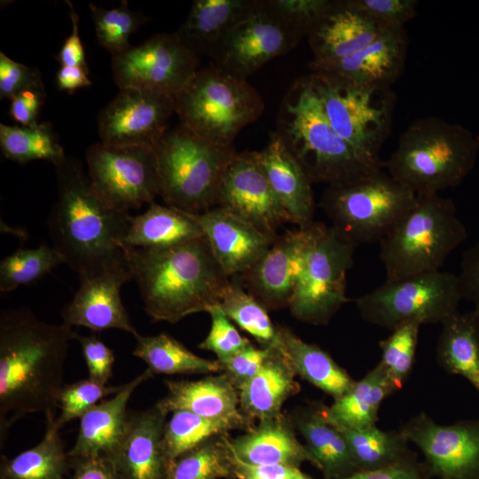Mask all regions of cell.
Returning a JSON list of instances; mask_svg holds the SVG:
<instances>
[{
	"mask_svg": "<svg viewBox=\"0 0 479 479\" xmlns=\"http://www.w3.org/2000/svg\"><path fill=\"white\" fill-rule=\"evenodd\" d=\"M348 4L384 29L404 27L417 14L416 0H347Z\"/></svg>",
	"mask_w": 479,
	"mask_h": 479,
	"instance_id": "obj_48",
	"label": "cell"
},
{
	"mask_svg": "<svg viewBox=\"0 0 479 479\" xmlns=\"http://www.w3.org/2000/svg\"><path fill=\"white\" fill-rule=\"evenodd\" d=\"M171 413L163 431L164 450L170 462L210 437L241 430L238 424L229 420L208 419L188 411Z\"/></svg>",
	"mask_w": 479,
	"mask_h": 479,
	"instance_id": "obj_42",
	"label": "cell"
},
{
	"mask_svg": "<svg viewBox=\"0 0 479 479\" xmlns=\"http://www.w3.org/2000/svg\"><path fill=\"white\" fill-rule=\"evenodd\" d=\"M251 0H196L175 32L181 43L196 56L213 51L255 5Z\"/></svg>",
	"mask_w": 479,
	"mask_h": 479,
	"instance_id": "obj_31",
	"label": "cell"
},
{
	"mask_svg": "<svg viewBox=\"0 0 479 479\" xmlns=\"http://www.w3.org/2000/svg\"><path fill=\"white\" fill-rule=\"evenodd\" d=\"M56 83L60 90L74 93L76 90L89 87V68L82 67L60 66L56 75Z\"/></svg>",
	"mask_w": 479,
	"mask_h": 479,
	"instance_id": "obj_59",
	"label": "cell"
},
{
	"mask_svg": "<svg viewBox=\"0 0 479 479\" xmlns=\"http://www.w3.org/2000/svg\"><path fill=\"white\" fill-rule=\"evenodd\" d=\"M479 137L466 127L429 116L412 122L385 161L387 172L417 196L459 185L474 169Z\"/></svg>",
	"mask_w": 479,
	"mask_h": 479,
	"instance_id": "obj_5",
	"label": "cell"
},
{
	"mask_svg": "<svg viewBox=\"0 0 479 479\" xmlns=\"http://www.w3.org/2000/svg\"><path fill=\"white\" fill-rule=\"evenodd\" d=\"M208 313L211 326L206 338L198 345L199 349L211 351L218 361H224L251 343L240 335L219 306L213 307Z\"/></svg>",
	"mask_w": 479,
	"mask_h": 479,
	"instance_id": "obj_47",
	"label": "cell"
},
{
	"mask_svg": "<svg viewBox=\"0 0 479 479\" xmlns=\"http://www.w3.org/2000/svg\"><path fill=\"white\" fill-rule=\"evenodd\" d=\"M421 326L417 321L404 323L391 330L390 334L379 342L381 350L380 363L398 389H402L412 371Z\"/></svg>",
	"mask_w": 479,
	"mask_h": 479,
	"instance_id": "obj_45",
	"label": "cell"
},
{
	"mask_svg": "<svg viewBox=\"0 0 479 479\" xmlns=\"http://www.w3.org/2000/svg\"><path fill=\"white\" fill-rule=\"evenodd\" d=\"M326 404L309 402L288 415L323 479H342L357 472L342 432L325 414Z\"/></svg>",
	"mask_w": 479,
	"mask_h": 479,
	"instance_id": "obj_27",
	"label": "cell"
},
{
	"mask_svg": "<svg viewBox=\"0 0 479 479\" xmlns=\"http://www.w3.org/2000/svg\"><path fill=\"white\" fill-rule=\"evenodd\" d=\"M89 7L98 42L112 56L129 50L130 35L147 20L143 12L130 10L126 0L112 9L98 7L91 3Z\"/></svg>",
	"mask_w": 479,
	"mask_h": 479,
	"instance_id": "obj_44",
	"label": "cell"
},
{
	"mask_svg": "<svg viewBox=\"0 0 479 479\" xmlns=\"http://www.w3.org/2000/svg\"><path fill=\"white\" fill-rule=\"evenodd\" d=\"M329 0H268L267 4L300 38L308 35L329 6Z\"/></svg>",
	"mask_w": 479,
	"mask_h": 479,
	"instance_id": "obj_49",
	"label": "cell"
},
{
	"mask_svg": "<svg viewBox=\"0 0 479 479\" xmlns=\"http://www.w3.org/2000/svg\"><path fill=\"white\" fill-rule=\"evenodd\" d=\"M167 394L157 403L167 412L188 411L201 417L229 420L244 432L253 428L255 421L240 410L238 389L228 377L208 374L194 381H165Z\"/></svg>",
	"mask_w": 479,
	"mask_h": 479,
	"instance_id": "obj_24",
	"label": "cell"
},
{
	"mask_svg": "<svg viewBox=\"0 0 479 479\" xmlns=\"http://www.w3.org/2000/svg\"><path fill=\"white\" fill-rule=\"evenodd\" d=\"M461 300L457 275L437 271L386 280L355 302L365 321L391 331L411 321L441 324Z\"/></svg>",
	"mask_w": 479,
	"mask_h": 479,
	"instance_id": "obj_11",
	"label": "cell"
},
{
	"mask_svg": "<svg viewBox=\"0 0 479 479\" xmlns=\"http://www.w3.org/2000/svg\"><path fill=\"white\" fill-rule=\"evenodd\" d=\"M175 98L161 92L125 88L98 115L100 142L116 147L153 149L168 131Z\"/></svg>",
	"mask_w": 479,
	"mask_h": 479,
	"instance_id": "obj_17",
	"label": "cell"
},
{
	"mask_svg": "<svg viewBox=\"0 0 479 479\" xmlns=\"http://www.w3.org/2000/svg\"><path fill=\"white\" fill-rule=\"evenodd\" d=\"M342 479H429L417 454L392 467L369 471H357Z\"/></svg>",
	"mask_w": 479,
	"mask_h": 479,
	"instance_id": "obj_57",
	"label": "cell"
},
{
	"mask_svg": "<svg viewBox=\"0 0 479 479\" xmlns=\"http://www.w3.org/2000/svg\"><path fill=\"white\" fill-rule=\"evenodd\" d=\"M0 147L6 159L18 163L47 161L56 166L67 157L49 122L28 126L1 123Z\"/></svg>",
	"mask_w": 479,
	"mask_h": 479,
	"instance_id": "obj_39",
	"label": "cell"
},
{
	"mask_svg": "<svg viewBox=\"0 0 479 479\" xmlns=\"http://www.w3.org/2000/svg\"><path fill=\"white\" fill-rule=\"evenodd\" d=\"M384 29L347 0L331 1L312 26L308 41L313 54L310 66L331 63L350 56L373 42Z\"/></svg>",
	"mask_w": 479,
	"mask_h": 479,
	"instance_id": "obj_23",
	"label": "cell"
},
{
	"mask_svg": "<svg viewBox=\"0 0 479 479\" xmlns=\"http://www.w3.org/2000/svg\"><path fill=\"white\" fill-rule=\"evenodd\" d=\"M467 237L451 199L439 194L418 196L413 207L379 242L386 280L440 271Z\"/></svg>",
	"mask_w": 479,
	"mask_h": 479,
	"instance_id": "obj_6",
	"label": "cell"
},
{
	"mask_svg": "<svg viewBox=\"0 0 479 479\" xmlns=\"http://www.w3.org/2000/svg\"><path fill=\"white\" fill-rule=\"evenodd\" d=\"M456 275L462 300L470 302L479 312V238L464 252Z\"/></svg>",
	"mask_w": 479,
	"mask_h": 479,
	"instance_id": "obj_54",
	"label": "cell"
},
{
	"mask_svg": "<svg viewBox=\"0 0 479 479\" xmlns=\"http://www.w3.org/2000/svg\"><path fill=\"white\" fill-rule=\"evenodd\" d=\"M232 456L236 479H314L300 467L284 464H248Z\"/></svg>",
	"mask_w": 479,
	"mask_h": 479,
	"instance_id": "obj_55",
	"label": "cell"
},
{
	"mask_svg": "<svg viewBox=\"0 0 479 479\" xmlns=\"http://www.w3.org/2000/svg\"><path fill=\"white\" fill-rule=\"evenodd\" d=\"M300 39L267 1H256L210 56L216 68L247 81L268 61L290 51Z\"/></svg>",
	"mask_w": 479,
	"mask_h": 479,
	"instance_id": "obj_15",
	"label": "cell"
},
{
	"mask_svg": "<svg viewBox=\"0 0 479 479\" xmlns=\"http://www.w3.org/2000/svg\"><path fill=\"white\" fill-rule=\"evenodd\" d=\"M278 346L295 374L336 399L356 381L319 346L308 343L290 328L277 325Z\"/></svg>",
	"mask_w": 479,
	"mask_h": 479,
	"instance_id": "obj_32",
	"label": "cell"
},
{
	"mask_svg": "<svg viewBox=\"0 0 479 479\" xmlns=\"http://www.w3.org/2000/svg\"><path fill=\"white\" fill-rule=\"evenodd\" d=\"M305 76L334 131L369 164L385 168L380 153L397 103L390 86L359 84L319 71Z\"/></svg>",
	"mask_w": 479,
	"mask_h": 479,
	"instance_id": "obj_8",
	"label": "cell"
},
{
	"mask_svg": "<svg viewBox=\"0 0 479 479\" xmlns=\"http://www.w3.org/2000/svg\"><path fill=\"white\" fill-rule=\"evenodd\" d=\"M123 385H105L90 378L65 383L59 396L60 413L56 418L57 426L61 428L67 422L80 419L104 398L119 392Z\"/></svg>",
	"mask_w": 479,
	"mask_h": 479,
	"instance_id": "obj_46",
	"label": "cell"
},
{
	"mask_svg": "<svg viewBox=\"0 0 479 479\" xmlns=\"http://www.w3.org/2000/svg\"><path fill=\"white\" fill-rule=\"evenodd\" d=\"M216 206L271 235H276V231L284 224L291 223L251 152L237 153L228 166L220 185Z\"/></svg>",
	"mask_w": 479,
	"mask_h": 479,
	"instance_id": "obj_19",
	"label": "cell"
},
{
	"mask_svg": "<svg viewBox=\"0 0 479 479\" xmlns=\"http://www.w3.org/2000/svg\"><path fill=\"white\" fill-rule=\"evenodd\" d=\"M57 199L47 226L58 249L79 280L127 263L121 247L130 215L109 206L73 157L55 166Z\"/></svg>",
	"mask_w": 479,
	"mask_h": 479,
	"instance_id": "obj_2",
	"label": "cell"
},
{
	"mask_svg": "<svg viewBox=\"0 0 479 479\" xmlns=\"http://www.w3.org/2000/svg\"><path fill=\"white\" fill-rule=\"evenodd\" d=\"M251 153L291 223L298 227L311 224L315 210L312 184L278 134L271 133L263 149Z\"/></svg>",
	"mask_w": 479,
	"mask_h": 479,
	"instance_id": "obj_26",
	"label": "cell"
},
{
	"mask_svg": "<svg viewBox=\"0 0 479 479\" xmlns=\"http://www.w3.org/2000/svg\"><path fill=\"white\" fill-rule=\"evenodd\" d=\"M289 416L262 420L244 434L229 438V447L240 460L255 465L284 464L300 467L312 459L295 434Z\"/></svg>",
	"mask_w": 479,
	"mask_h": 479,
	"instance_id": "obj_29",
	"label": "cell"
},
{
	"mask_svg": "<svg viewBox=\"0 0 479 479\" xmlns=\"http://www.w3.org/2000/svg\"><path fill=\"white\" fill-rule=\"evenodd\" d=\"M399 430L421 452L429 479H479V419L442 425L420 412Z\"/></svg>",
	"mask_w": 479,
	"mask_h": 479,
	"instance_id": "obj_16",
	"label": "cell"
},
{
	"mask_svg": "<svg viewBox=\"0 0 479 479\" xmlns=\"http://www.w3.org/2000/svg\"><path fill=\"white\" fill-rule=\"evenodd\" d=\"M295 376L277 343L260 371L239 389L241 412L254 421L280 415L285 402L301 389Z\"/></svg>",
	"mask_w": 479,
	"mask_h": 479,
	"instance_id": "obj_30",
	"label": "cell"
},
{
	"mask_svg": "<svg viewBox=\"0 0 479 479\" xmlns=\"http://www.w3.org/2000/svg\"><path fill=\"white\" fill-rule=\"evenodd\" d=\"M357 471L377 470L400 463L414 453L398 430H382L376 425L360 429H340Z\"/></svg>",
	"mask_w": 479,
	"mask_h": 479,
	"instance_id": "obj_38",
	"label": "cell"
},
{
	"mask_svg": "<svg viewBox=\"0 0 479 479\" xmlns=\"http://www.w3.org/2000/svg\"><path fill=\"white\" fill-rule=\"evenodd\" d=\"M398 390L379 362L330 406H325L326 417L342 430L376 425L382 402Z\"/></svg>",
	"mask_w": 479,
	"mask_h": 479,
	"instance_id": "obj_34",
	"label": "cell"
},
{
	"mask_svg": "<svg viewBox=\"0 0 479 479\" xmlns=\"http://www.w3.org/2000/svg\"><path fill=\"white\" fill-rule=\"evenodd\" d=\"M441 325L437 364L446 373L464 377L479 393V312L458 310Z\"/></svg>",
	"mask_w": 479,
	"mask_h": 479,
	"instance_id": "obj_35",
	"label": "cell"
},
{
	"mask_svg": "<svg viewBox=\"0 0 479 479\" xmlns=\"http://www.w3.org/2000/svg\"><path fill=\"white\" fill-rule=\"evenodd\" d=\"M42 82L39 69L19 63L0 52L1 99H11L20 91Z\"/></svg>",
	"mask_w": 479,
	"mask_h": 479,
	"instance_id": "obj_52",
	"label": "cell"
},
{
	"mask_svg": "<svg viewBox=\"0 0 479 479\" xmlns=\"http://www.w3.org/2000/svg\"><path fill=\"white\" fill-rule=\"evenodd\" d=\"M275 346L257 348L250 343L231 357L218 361L222 368L221 373H224L239 390L260 371Z\"/></svg>",
	"mask_w": 479,
	"mask_h": 479,
	"instance_id": "obj_50",
	"label": "cell"
},
{
	"mask_svg": "<svg viewBox=\"0 0 479 479\" xmlns=\"http://www.w3.org/2000/svg\"><path fill=\"white\" fill-rule=\"evenodd\" d=\"M70 465L66 479H123L106 455L70 458Z\"/></svg>",
	"mask_w": 479,
	"mask_h": 479,
	"instance_id": "obj_56",
	"label": "cell"
},
{
	"mask_svg": "<svg viewBox=\"0 0 479 479\" xmlns=\"http://www.w3.org/2000/svg\"><path fill=\"white\" fill-rule=\"evenodd\" d=\"M85 158L92 187L112 208L129 213L159 195L153 149L98 142L88 148Z\"/></svg>",
	"mask_w": 479,
	"mask_h": 479,
	"instance_id": "obj_13",
	"label": "cell"
},
{
	"mask_svg": "<svg viewBox=\"0 0 479 479\" xmlns=\"http://www.w3.org/2000/svg\"><path fill=\"white\" fill-rule=\"evenodd\" d=\"M174 98L181 125L226 146H232L239 132L264 108L260 94L247 81L215 66L199 69Z\"/></svg>",
	"mask_w": 479,
	"mask_h": 479,
	"instance_id": "obj_9",
	"label": "cell"
},
{
	"mask_svg": "<svg viewBox=\"0 0 479 479\" xmlns=\"http://www.w3.org/2000/svg\"><path fill=\"white\" fill-rule=\"evenodd\" d=\"M153 151L159 196L167 206L190 214L216 206L223 177L237 154L232 145L210 142L179 124L166 132Z\"/></svg>",
	"mask_w": 479,
	"mask_h": 479,
	"instance_id": "obj_7",
	"label": "cell"
},
{
	"mask_svg": "<svg viewBox=\"0 0 479 479\" xmlns=\"http://www.w3.org/2000/svg\"><path fill=\"white\" fill-rule=\"evenodd\" d=\"M133 356L143 360L154 374H212L221 373L217 359L197 356L167 334L136 338Z\"/></svg>",
	"mask_w": 479,
	"mask_h": 479,
	"instance_id": "obj_37",
	"label": "cell"
},
{
	"mask_svg": "<svg viewBox=\"0 0 479 479\" xmlns=\"http://www.w3.org/2000/svg\"><path fill=\"white\" fill-rule=\"evenodd\" d=\"M77 336L73 326L47 323L25 307L1 311V446L11 427L25 415L57 417L69 343Z\"/></svg>",
	"mask_w": 479,
	"mask_h": 479,
	"instance_id": "obj_1",
	"label": "cell"
},
{
	"mask_svg": "<svg viewBox=\"0 0 479 479\" xmlns=\"http://www.w3.org/2000/svg\"><path fill=\"white\" fill-rule=\"evenodd\" d=\"M132 279L128 263L80 280L72 300L63 308L62 323L93 332L117 329L139 336L124 307L121 289Z\"/></svg>",
	"mask_w": 479,
	"mask_h": 479,
	"instance_id": "obj_20",
	"label": "cell"
},
{
	"mask_svg": "<svg viewBox=\"0 0 479 479\" xmlns=\"http://www.w3.org/2000/svg\"><path fill=\"white\" fill-rule=\"evenodd\" d=\"M45 98L46 91L43 82L26 89L10 99L9 114L18 125L37 123Z\"/></svg>",
	"mask_w": 479,
	"mask_h": 479,
	"instance_id": "obj_53",
	"label": "cell"
},
{
	"mask_svg": "<svg viewBox=\"0 0 479 479\" xmlns=\"http://www.w3.org/2000/svg\"><path fill=\"white\" fill-rule=\"evenodd\" d=\"M224 315L250 334L261 347L278 343V330L270 318L267 309L239 280L230 279L220 304Z\"/></svg>",
	"mask_w": 479,
	"mask_h": 479,
	"instance_id": "obj_41",
	"label": "cell"
},
{
	"mask_svg": "<svg viewBox=\"0 0 479 479\" xmlns=\"http://www.w3.org/2000/svg\"><path fill=\"white\" fill-rule=\"evenodd\" d=\"M153 377L148 369L137 374L110 398L102 400L79 420L75 443L67 452L70 458L109 455L119 444L128 423V403L138 386Z\"/></svg>",
	"mask_w": 479,
	"mask_h": 479,
	"instance_id": "obj_28",
	"label": "cell"
},
{
	"mask_svg": "<svg viewBox=\"0 0 479 479\" xmlns=\"http://www.w3.org/2000/svg\"><path fill=\"white\" fill-rule=\"evenodd\" d=\"M62 263L64 258L53 246L18 248L0 263V292L10 293L32 284Z\"/></svg>",
	"mask_w": 479,
	"mask_h": 479,
	"instance_id": "obj_43",
	"label": "cell"
},
{
	"mask_svg": "<svg viewBox=\"0 0 479 479\" xmlns=\"http://www.w3.org/2000/svg\"><path fill=\"white\" fill-rule=\"evenodd\" d=\"M275 132L311 184H349L381 169L334 131L306 76L297 79L285 95Z\"/></svg>",
	"mask_w": 479,
	"mask_h": 479,
	"instance_id": "obj_4",
	"label": "cell"
},
{
	"mask_svg": "<svg viewBox=\"0 0 479 479\" xmlns=\"http://www.w3.org/2000/svg\"><path fill=\"white\" fill-rule=\"evenodd\" d=\"M167 412L157 402L129 412L125 433L107 455L123 479H167L169 459L164 450Z\"/></svg>",
	"mask_w": 479,
	"mask_h": 479,
	"instance_id": "obj_22",
	"label": "cell"
},
{
	"mask_svg": "<svg viewBox=\"0 0 479 479\" xmlns=\"http://www.w3.org/2000/svg\"><path fill=\"white\" fill-rule=\"evenodd\" d=\"M67 4L69 6L72 31L63 43L57 56V59L60 66L82 67L88 68L83 44L79 35V17L72 3L67 1Z\"/></svg>",
	"mask_w": 479,
	"mask_h": 479,
	"instance_id": "obj_58",
	"label": "cell"
},
{
	"mask_svg": "<svg viewBox=\"0 0 479 479\" xmlns=\"http://www.w3.org/2000/svg\"><path fill=\"white\" fill-rule=\"evenodd\" d=\"M356 245L333 226L316 223L303 271L288 308L293 317L314 326L327 325L349 300L347 273Z\"/></svg>",
	"mask_w": 479,
	"mask_h": 479,
	"instance_id": "obj_12",
	"label": "cell"
},
{
	"mask_svg": "<svg viewBox=\"0 0 479 479\" xmlns=\"http://www.w3.org/2000/svg\"><path fill=\"white\" fill-rule=\"evenodd\" d=\"M122 249L153 322L176 324L208 313L219 306L230 282L205 237L164 248Z\"/></svg>",
	"mask_w": 479,
	"mask_h": 479,
	"instance_id": "obj_3",
	"label": "cell"
},
{
	"mask_svg": "<svg viewBox=\"0 0 479 479\" xmlns=\"http://www.w3.org/2000/svg\"><path fill=\"white\" fill-rule=\"evenodd\" d=\"M229 435L210 437L173 459L167 479H236Z\"/></svg>",
	"mask_w": 479,
	"mask_h": 479,
	"instance_id": "obj_40",
	"label": "cell"
},
{
	"mask_svg": "<svg viewBox=\"0 0 479 479\" xmlns=\"http://www.w3.org/2000/svg\"><path fill=\"white\" fill-rule=\"evenodd\" d=\"M82 354L90 380L107 384L113 375L115 357L114 351L98 336L79 335Z\"/></svg>",
	"mask_w": 479,
	"mask_h": 479,
	"instance_id": "obj_51",
	"label": "cell"
},
{
	"mask_svg": "<svg viewBox=\"0 0 479 479\" xmlns=\"http://www.w3.org/2000/svg\"><path fill=\"white\" fill-rule=\"evenodd\" d=\"M417 197L379 169L349 184L327 186L320 205L331 226L357 246L380 242L413 207Z\"/></svg>",
	"mask_w": 479,
	"mask_h": 479,
	"instance_id": "obj_10",
	"label": "cell"
},
{
	"mask_svg": "<svg viewBox=\"0 0 479 479\" xmlns=\"http://www.w3.org/2000/svg\"><path fill=\"white\" fill-rule=\"evenodd\" d=\"M407 46L404 27L392 28L350 56L310 67L359 84L391 86L404 70Z\"/></svg>",
	"mask_w": 479,
	"mask_h": 479,
	"instance_id": "obj_25",
	"label": "cell"
},
{
	"mask_svg": "<svg viewBox=\"0 0 479 479\" xmlns=\"http://www.w3.org/2000/svg\"><path fill=\"white\" fill-rule=\"evenodd\" d=\"M57 417L45 419L43 439L12 458L1 457L0 479H66L70 458L59 436Z\"/></svg>",
	"mask_w": 479,
	"mask_h": 479,
	"instance_id": "obj_36",
	"label": "cell"
},
{
	"mask_svg": "<svg viewBox=\"0 0 479 479\" xmlns=\"http://www.w3.org/2000/svg\"><path fill=\"white\" fill-rule=\"evenodd\" d=\"M316 223L287 231L245 274L248 291L267 310L288 307L303 271L315 234Z\"/></svg>",
	"mask_w": 479,
	"mask_h": 479,
	"instance_id": "obj_18",
	"label": "cell"
},
{
	"mask_svg": "<svg viewBox=\"0 0 479 479\" xmlns=\"http://www.w3.org/2000/svg\"><path fill=\"white\" fill-rule=\"evenodd\" d=\"M204 237L192 214L153 202L142 214L130 216L121 247L164 248Z\"/></svg>",
	"mask_w": 479,
	"mask_h": 479,
	"instance_id": "obj_33",
	"label": "cell"
},
{
	"mask_svg": "<svg viewBox=\"0 0 479 479\" xmlns=\"http://www.w3.org/2000/svg\"><path fill=\"white\" fill-rule=\"evenodd\" d=\"M119 89L134 88L175 97L199 68V57L173 34H157L143 43L112 56Z\"/></svg>",
	"mask_w": 479,
	"mask_h": 479,
	"instance_id": "obj_14",
	"label": "cell"
},
{
	"mask_svg": "<svg viewBox=\"0 0 479 479\" xmlns=\"http://www.w3.org/2000/svg\"><path fill=\"white\" fill-rule=\"evenodd\" d=\"M218 265L230 277L242 276L267 252L277 238L263 232L234 213L216 206L192 214Z\"/></svg>",
	"mask_w": 479,
	"mask_h": 479,
	"instance_id": "obj_21",
	"label": "cell"
}]
</instances>
